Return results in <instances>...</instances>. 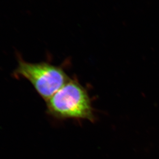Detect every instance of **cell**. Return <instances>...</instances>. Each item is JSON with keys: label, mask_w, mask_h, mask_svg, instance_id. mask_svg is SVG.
<instances>
[{"label": "cell", "mask_w": 159, "mask_h": 159, "mask_svg": "<svg viewBox=\"0 0 159 159\" xmlns=\"http://www.w3.org/2000/svg\"><path fill=\"white\" fill-rule=\"evenodd\" d=\"M48 113L58 119H85L95 117L87 90L76 80H69L47 101Z\"/></svg>", "instance_id": "6da1fadb"}, {"label": "cell", "mask_w": 159, "mask_h": 159, "mask_svg": "<svg viewBox=\"0 0 159 159\" xmlns=\"http://www.w3.org/2000/svg\"><path fill=\"white\" fill-rule=\"evenodd\" d=\"M15 75L29 81L46 101L70 79L60 67L44 62L29 63L22 60L19 62Z\"/></svg>", "instance_id": "7a4b0ae2"}]
</instances>
